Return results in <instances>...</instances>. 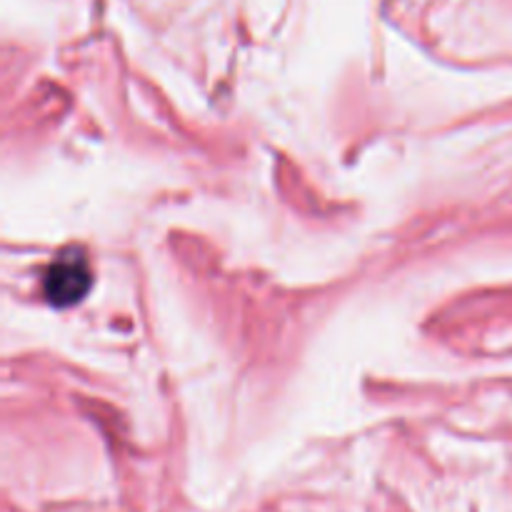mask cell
<instances>
[{
	"label": "cell",
	"mask_w": 512,
	"mask_h": 512,
	"mask_svg": "<svg viewBox=\"0 0 512 512\" xmlns=\"http://www.w3.org/2000/svg\"><path fill=\"white\" fill-rule=\"evenodd\" d=\"M90 285H93V270L88 255L83 250H63L45 270L43 293L55 308H70L85 298Z\"/></svg>",
	"instance_id": "obj_1"
}]
</instances>
